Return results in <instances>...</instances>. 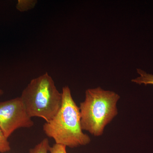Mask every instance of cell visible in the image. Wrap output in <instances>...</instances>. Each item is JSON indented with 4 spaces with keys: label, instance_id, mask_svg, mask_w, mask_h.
Wrapping results in <instances>:
<instances>
[{
    "label": "cell",
    "instance_id": "9",
    "mask_svg": "<svg viewBox=\"0 0 153 153\" xmlns=\"http://www.w3.org/2000/svg\"><path fill=\"white\" fill-rule=\"evenodd\" d=\"M66 147L63 145L55 143L49 148V153H67Z\"/></svg>",
    "mask_w": 153,
    "mask_h": 153
},
{
    "label": "cell",
    "instance_id": "1",
    "mask_svg": "<svg viewBox=\"0 0 153 153\" xmlns=\"http://www.w3.org/2000/svg\"><path fill=\"white\" fill-rule=\"evenodd\" d=\"M62 94L60 109L51 120L43 125L44 133L53 139L55 143L66 147L86 146L91 140L90 137L83 132L79 107L74 101L68 86L63 88Z\"/></svg>",
    "mask_w": 153,
    "mask_h": 153
},
{
    "label": "cell",
    "instance_id": "8",
    "mask_svg": "<svg viewBox=\"0 0 153 153\" xmlns=\"http://www.w3.org/2000/svg\"><path fill=\"white\" fill-rule=\"evenodd\" d=\"M10 150V145L8 140V138L0 128V153L7 152Z\"/></svg>",
    "mask_w": 153,
    "mask_h": 153
},
{
    "label": "cell",
    "instance_id": "10",
    "mask_svg": "<svg viewBox=\"0 0 153 153\" xmlns=\"http://www.w3.org/2000/svg\"><path fill=\"white\" fill-rule=\"evenodd\" d=\"M3 90H2L1 89H0V95H2L3 94Z\"/></svg>",
    "mask_w": 153,
    "mask_h": 153
},
{
    "label": "cell",
    "instance_id": "2",
    "mask_svg": "<svg viewBox=\"0 0 153 153\" xmlns=\"http://www.w3.org/2000/svg\"><path fill=\"white\" fill-rule=\"evenodd\" d=\"M118 94L100 87L85 91L84 101L79 108L82 130L94 137L101 136L105 128L118 114Z\"/></svg>",
    "mask_w": 153,
    "mask_h": 153
},
{
    "label": "cell",
    "instance_id": "5",
    "mask_svg": "<svg viewBox=\"0 0 153 153\" xmlns=\"http://www.w3.org/2000/svg\"><path fill=\"white\" fill-rule=\"evenodd\" d=\"M137 71L139 76L132 79V82L139 85H153V74L147 73L140 68H137Z\"/></svg>",
    "mask_w": 153,
    "mask_h": 153
},
{
    "label": "cell",
    "instance_id": "6",
    "mask_svg": "<svg viewBox=\"0 0 153 153\" xmlns=\"http://www.w3.org/2000/svg\"><path fill=\"white\" fill-rule=\"evenodd\" d=\"M37 3L36 0H19L16 8L20 12H25L34 8Z\"/></svg>",
    "mask_w": 153,
    "mask_h": 153
},
{
    "label": "cell",
    "instance_id": "4",
    "mask_svg": "<svg viewBox=\"0 0 153 153\" xmlns=\"http://www.w3.org/2000/svg\"><path fill=\"white\" fill-rule=\"evenodd\" d=\"M34 124L21 97L0 102V128L7 138L16 130Z\"/></svg>",
    "mask_w": 153,
    "mask_h": 153
},
{
    "label": "cell",
    "instance_id": "3",
    "mask_svg": "<svg viewBox=\"0 0 153 153\" xmlns=\"http://www.w3.org/2000/svg\"><path fill=\"white\" fill-rule=\"evenodd\" d=\"M28 115L48 122L57 114L62 102V93L48 73L30 81L21 96Z\"/></svg>",
    "mask_w": 153,
    "mask_h": 153
},
{
    "label": "cell",
    "instance_id": "7",
    "mask_svg": "<svg viewBox=\"0 0 153 153\" xmlns=\"http://www.w3.org/2000/svg\"><path fill=\"white\" fill-rule=\"evenodd\" d=\"M50 146L48 138H44L41 142L30 149L29 153H48Z\"/></svg>",
    "mask_w": 153,
    "mask_h": 153
}]
</instances>
